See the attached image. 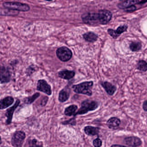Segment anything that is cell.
<instances>
[{"label":"cell","mask_w":147,"mask_h":147,"mask_svg":"<svg viewBox=\"0 0 147 147\" xmlns=\"http://www.w3.org/2000/svg\"><path fill=\"white\" fill-rule=\"evenodd\" d=\"M124 142L126 145L132 147H138L142 144L141 140L136 136L127 137L124 139Z\"/></svg>","instance_id":"obj_11"},{"label":"cell","mask_w":147,"mask_h":147,"mask_svg":"<svg viewBox=\"0 0 147 147\" xmlns=\"http://www.w3.org/2000/svg\"><path fill=\"white\" fill-rule=\"evenodd\" d=\"M56 54L58 58L64 62H67L70 60L73 55L71 50L65 46L58 48L56 51Z\"/></svg>","instance_id":"obj_5"},{"label":"cell","mask_w":147,"mask_h":147,"mask_svg":"<svg viewBox=\"0 0 147 147\" xmlns=\"http://www.w3.org/2000/svg\"><path fill=\"white\" fill-rule=\"evenodd\" d=\"M102 143V141L99 138H96L93 141V145L95 147H101Z\"/></svg>","instance_id":"obj_28"},{"label":"cell","mask_w":147,"mask_h":147,"mask_svg":"<svg viewBox=\"0 0 147 147\" xmlns=\"http://www.w3.org/2000/svg\"><path fill=\"white\" fill-rule=\"evenodd\" d=\"M48 98L47 97H45V98H43V100L41 102V105L42 106H45L46 105L48 101Z\"/></svg>","instance_id":"obj_30"},{"label":"cell","mask_w":147,"mask_h":147,"mask_svg":"<svg viewBox=\"0 0 147 147\" xmlns=\"http://www.w3.org/2000/svg\"><path fill=\"white\" fill-rule=\"evenodd\" d=\"M83 38L86 41L90 43H94L97 40L98 36L93 32H88L84 34Z\"/></svg>","instance_id":"obj_18"},{"label":"cell","mask_w":147,"mask_h":147,"mask_svg":"<svg viewBox=\"0 0 147 147\" xmlns=\"http://www.w3.org/2000/svg\"><path fill=\"white\" fill-rule=\"evenodd\" d=\"M98 104L97 102L93 100L86 99L81 103L80 109L75 113L74 116L77 115H82L88 113L89 111H93L97 109Z\"/></svg>","instance_id":"obj_3"},{"label":"cell","mask_w":147,"mask_h":147,"mask_svg":"<svg viewBox=\"0 0 147 147\" xmlns=\"http://www.w3.org/2000/svg\"><path fill=\"white\" fill-rule=\"evenodd\" d=\"M19 14V11L12 10L9 9L0 8V15L3 16H15Z\"/></svg>","instance_id":"obj_21"},{"label":"cell","mask_w":147,"mask_h":147,"mask_svg":"<svg viewBox=\"0 0 147 147\" xmlns=\"http://www.w3.org/2000/svg\"><path fill=\"white\" fill-rule=\"evenodd\" d=\"M58 76L61 78L66 80H70L75 76V73L73 71L64 70L58 72Z\"/></svg>","instance_id":"obj_14"},{"label":"cell","mask_w":147,"mask_h":147,"mask_svg":"<svg viewBox=\"0 0 147 147\" xmlns=\"http://www.w3.org/2000/svg\"><path fill=\"white\" fill-rule=\"evenodd\" d=\"M40 96V94L39 92H36V93H34L33 96L25 98L24 99V102L26 104H31L38 97H39Z\"/></svg>","instance_id":"obj_23"},{"label":"cell","mask_w":147,"mask_h":147,"mask_svg":"<svg viewBox=\"0 0 147 147\" xmlns=\"http://www.w3.org/2000/svg\"><path fill=\"white\" fill-rule=\"evenodd\" d=\"M137 69L142 72L147 71V63L144 60H140L137 64Z\"/></svg>","instance_id":"obj_24"},{"label":"cell","mask_w":147,"mask_h":147,"mask_svg":"<svg viewBox=\"0 0 147 147\" xmlns=\"http://www.w3.org/2000/svg\"><path fill=\"white\" fill-rule=\"evenodd\" d=\"M111 147H127L124 146L119 145H113L111 146Z\"/></svg>","instance_id":"obj_32"},{"label":"cell","mask_w":147,"mask_h":147,"mask_svg":"<svg viewBox=\"0 0 147 147\" xmlns=\"http://www.w3.org/2000/svg\"><path fill=\"white\" fill-rule=\"evenodd\" d=\"M93 86V81H85L78 84L74 85L72 88L75 93L91 96L92 94V89Z\"/></svg>","instance_id":"obj_2"},{"label":"cell","mask_w":147,"mask_h":147,"mask_svg":"<svg viewBox=\"0 0 147 147\" xmlns=\"http://www.w3.org/2000/svg\"><path fill=\"white\" fill-rule=\"evenodd\" d=\"M2 143L1 139V136H0V144Z\"/></svg>","instance_id":"obj_33"},{"label":"cell","mask_w":147,"mask_h":147,"mask_svg":"<svg viewBox=\"0 0 147 147\" xmlns=\"http://www.w3.org/2000/svg\"><path fill=\"white\" fill-rule=\"evenodd\" d=\"M64 125H71L72 126H74V125H76V119L74 117L71 118L70 120H68V121H64L62 123Z\"/></svg>","instance_id":"obj_27"},{"label":"cell","mask_w":147,"mask_h":147,"mask_svg":"<svg viewBox=\"0 0 147 147\" xmlns=\"http://www.w3.org/2000/svg\"><path fill=\"white\" fill-rule=\"evenodd\" d=\"M127 9H126V11L127 12H131L132 11H134L136 9V7L135 6H132L131 7H129L127 8Z\"/></svg>","instance_id":"obj_29"},{"label":"cell","mask_w":147,"mask_h":147,"mask_svg":"<svg viewBox=\"0 0 147 147\" xmlns=\"http://www.w3.org/2000/svg\"><path fill=\"white\" fill-rule=\"evenodd\" d=\"M127 28V26L124 25V26H120L119 27L117 28L116 30L112 29H109L108 30V32L111 37L115 39H116L119 37L121 34L124 32H126Z\"/></svg>","instance_id":"obj_10"},{"label":"cell","mask_w":147,"mask_h":147,"mask_svg":"<svg viewBox=\"0 0 147 147\" xmlns=\"http://www.w3.org/2000/svg\"><path fill=\"white\" fill-rule=\"evenodd\" d=\"M78 106L75 105H70L65 109L64 111L65 115L68 116H74L76 113V111L78 109Z\"/></svg>","instance_id":"obj_20"},{"label":"cell","mask_w":147,"mask_h":147,"mask_svg":"<svg viewBox=\"0 0 147 147\" xmlns=\"http://www.w3.org/2000/svg\"><path fill=\"white\" fill-rule=\"evenodd\" d=\"M35 71H36V66L34 65H31L27 69L26 73L28 76H30Z\"/></svg>","instance_id":"obj_26"},{"label":"cell","mask_w":147,"mask_h":147,"mask_svg":"<svg viewBox=\"0 0 147 147\" xmlns=\"http://www.w3.org/2000/svg\"><path fill=\"white\" fill-rule=\"evenodd\" d=\"M46 1H53V0H46Z\"/></svg>","instance_id":"obj_34"},{"label":"cell","mask_w":147,"mask_h":147,"mask_svg":"<svg viewBox=\"0 0 147 147\" xmlns=\"http://www.w3.org/2000/svg\"><path fill=\"white\" fill-rule=\"evenodd\" d=\"M121 1L122 2L118 4V7L121 9H124L134 6L136 3L139 2L140 0H121Z\"/></svg>","instance_id":"obj_19"},{"label":"cell","mask_w":147,"mask_h":147,"mask_svg":"<svg viewBox=\"0 0 147 147\" xmlns=\"http://www.w3.org/2000/svg\"><path fill=\"white\" fill-rule=\"evenodd\" d=\"M112 17V14L109 10H99L98 13H88L82 16L84 23L91 26L105 25L109 22Z\"/></svg>","instance_id":"obj_1"},{"label":"cell","mask_w":147,"mask_h":147,"mask_svg":"<svg viewBox=\"0 0 147 147\" xmlns=\"http://www.w3.org/2000/svg\"><path fill=\"white\" fill-rule=\"evenodd\" d=\"M37 90L44 92L49 96L51 95V87L45 80H39L37 83Z\"/></svg>","instance_id":"obj_7"},{"label":"cell","mask_w":147,"mask_h":147,"mask_svg":"<svg viewBox=\"0 0 147 147\" xmlns=\"http://www.w3.org/2000/svg\"><path fill=\"white\" fill-rule=\"evenodd\" d=\"M70 90L68 87H65L59 92L58 99L61 102H64L69 99Z\"/></svg>","instance_id":"obj_13"},{"label":"cell","mask_w":147,"mask_h":147,"mask_svg":"<svg viewBox=\"0 0 147 147\" xmlns=\"http://www.w3.org/2000/svg\"><path fill=\"white\" fill-rule=\"evenodd\" d=\"M121 120L116 117H112L108 120L107 125L111 129H115L119 127L121 124Z\"/></svg>","instance_id":"obj_16"},{"label":"cell","mask_w":147,"mask_h":147,"mask_svg":"<svg viewBox=\"0 0 147 147\" xmlns=\"http://www.w3.org/2000/svg\"><path fill=\"white\" fill-rule=\"evenodd\" d=\"M20 102V100L19 99H17L14 105L11 108L8 109L6 111L5 115V116L7 117V121H6V124L7 125H9V124L11 123L12 119H13L14 112L15 110L17 109V107L19 106Z\"/></svg>","instance_id":"obj_8"},{"label":"cell","mask_w":147,"mask_h":147,"mask_svg":"<svg viewBox=\"0 0 147 147\" xmlns=\"http://www.w3.org/2000/svg\"><path fill=\"white\" fill-rule=\"evenodd\" d=\"M14 98L12 96H7L0 100V109H4L13 104Z\"/></svg>","instance_id":"obj_15"},{"label":"cell","mask_w":147,"mask_h":147,"mask_svg":"<svg viewBox=\"0 0 147 147\" xmlns=\"http://www.w3.org/2000/svg\"><path fill=\"white\" fill-rule=\"evenodd\" d=\"M3 6L5 8L17 11L26 12L30 9V7L27 4L17 2H6L3 3Z\"/></svg>","instance_id":"obj_4"},{"label":"cell","mask_w":147,"mask_h":147,"mask_svg":"<svg viewBox=\"0 0 147 147\" xmlns=\"http://www.w3.org/2000/svg\"><path fill=\"white\" fill-rule=\"evenodd\" d=\"M26 139V134L21 131H16L13 134L11 140V144L13 147H22Z\"/></svg>","instance_id":"obj_6"},{"label":"cell","mask_w":147,"mask_h":147,"mask_svg":"<svg viewBox=\"0 0 147 147\" xmlns=\"http://www.w3.org/2000/svg\"><path fill=\"white\" fill-rule=\"evenodd\" d=\"M43 144L42 142H39L36 139H33L29 141L28 147H43Z\"/></svg>","instance_id":"obj_25"},{"label":"cell","mask_w":147,"mask_h":147,"mask_svg":"<svg viewBox=\"0 0 147 147\" xmlns=\"http://www.w3.org/2000/svg\"><path fill=\"white\" fill-rule=\"evenodd\" d=\"M142 45L140 42H133L129 45V49L132 51L137 52L141 50Z\"/></svg>","instance_id":"obj_22"},{"label":"cell","mask_w":147,"mask_h":147,"mask_svg":"<svg viewBox=\"0 0 147 147\" xmlns=\"http://www.w3.org/2000/svg\"><path fill=\"white\" fill-rule=\"evenodd\" d=\"M11 74L10 71L5 67H0V83H7L10 81Z\"/></svg>","instance_id":"obj_9"},{"label":"cell","mask_w":147,"mask_h":147,"mask_svg":"<svg viewBox=\"0 0 147 147\" xmlns=\"http://www.w3.org/2000/svg\"><path fill=\"white\" fill-rule=\"evenodd\" d=\"M100 128L98 127L86 126L84 129V131L86 135L90 136L98 135Z\"/></svg>","instance_id":"obj_17"},{"label":"cell","mask_w":147,"mask_h":147,"mask_svg":"<svg viewBox=\"0 0 147 147\" xmlns=\"http://www.w3.org/2000/svg\"><path fill=\"white\" fill-rule=\"evenodd\" d=\"M142 108L145 111H147V99L145 100L143 102Z\"/></svg>","instance_id":"obj_31"},{"label":"cell","mask_w":147,"mask_h":147,"mask_svg":"<svg viewBox=\"0 0 147 147\" xmlns=\"http://www.w3.org/2000/svg\"><path fill=\"white\" fill-rule=\"evenodd\" d=\"M101 85L106 92L110 96L114 95L116 91V86L108 81H102L101 82Z\"/></svg>","instance_id":"obj_12"}]
</instances>
